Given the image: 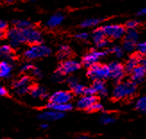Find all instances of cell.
I'll use <instances>...</instances> for the list:
<instances>
[{
  "label": "cell",
  "instance_id": "cell-1",
  "mask_svg": "<svg viewBox=\"0 0 146 139\" xmlns=\"http://www.w3.org/2000/svg\"><path fill=\"white\" fill-rule=\"evenodd\" d=\"M136 91V84L132 81L118 83L113 90V96L116 99H125L134 95Z\"/></svg>",
  "mask_w": 146,
  "mask_h": 139
},
{
  "label": "cell",
  "instance_id": "cell-2",
  "mask_svg": "<svg viewBox=\"0 0 146 139\" xmlns=\"http://www.w3.org/2000/svg\"><path fill=\"white\" fill-rule=\"evenodd\" d=\"M50 54H51V49L42 43L31 45L23 53L25 58L29 60H34L44 58V57L49 56Z\"/></svg>",
  "mask_w": 146,
  "mask_h": 139
},
{
  "label": "cell",
  "instance_id": "cell-3",
  "mask_svg": "<svg viewBox=\"0 0 146 139\" xmlns=\"http://www.w3.org/2000/svg\"><path fill=\"white\" fill-rule=\"evenodd\" d=\"M87 75L93 81H102L110 77V68L108 65L97 64L92 65L88 68Z\"/></svg>",
  "mask_w": 146,
  "mask_h": 139
},
{
  "label": "cell",
  "instance_id": "cell-4",
  "mask_svg": "<svg viewBox=\"0 0 146 139\" xmlns=\"http://www.w3.org/2000/svg\"><path fill=\"white\" fill-rule=\"evenodd\" d=\"M22 30V34L23 37L24 43H29L31 45L33 44H40L43 41V36L40 30L33 26H30Z\"/></svg>",
  "mask_w": 146,
  "mask_h": 139
},
{
  "label": "cell",
  "instance_id": "cell-5",
  "mask_svg": "<svg viewBox=\"0 0 146 139\" xmlns=\"http://www.w3.org/2000/svg\"><path fill=\"white\" fill-rule=\"evenodd\" d=\"M105 37L113 40H118L123 38L125 34V27L120 24H108L102 28Z\"/></svg>",
  "mask_w": 146,
  "mask_h": 139
},
{
  "label": "cell",
  "instance_id": "cell-6",
  "mask_svg": "<svg viewBox=\"0 0 146 139\" xmlns=\"http://www.w3.org/2000/svg\"><path fill=\"white\" fill-rule=\"evenodd\" d=\"M80 68H81V64L78 61L74 59H66L60 63L56 73H58L64 76V75L70 74L75 71L79 70Z\"/></svg>",
  "mask_w": 146,
  "mask_h": 139
},
{
  "label": "cell",
  "instance_id": "cell-7",
  "mask_svg": "<svg viewBox=\"0 0 146 139\" xmlns=\"http://www.w3.org/2000/svg\"><path fill=\"white\" fill-rule=\"evenodd\" d=\"M107 54L106 51H102V50H96V49H92V51L88 52L84 58H82V65L85 67H90L92 65H95L99 63V60L105 57Z\"/></svg>",
  "mask_w": 146,
  "mask_h": 139
},
{
  "label": "cell",
  "instance_id": "cell-8",
  "mask_svg": "<svg viewBox=\"0 0 146 139\" xmlns=\"http://www.w3.org/2000/svg\"><path fill=\"white\" fill-rule=\"evenodd\" d=\"M31 79L28 75H23L20 77L14 84V89L18 95H23V94L30 92L31 85Z\"/></svg>",
  "mask_w": 146,
  "mask_h": 139
},
{
  "label": "cell",
  "instance_id": "cell-9",
  "mask_svg": "<svg viewBox=\"0 0 146 139\" xmlns=\"http://www.w3.org/2000/svg\"><path fill=\"white\" fill-rule=\"evenodd\" d=\"M6 36L8 38V41L10 42V46L12 48H19L22 44L24 43L21 29H17L15 27L12 28L9 31H7Z\"/></svg>",
  "mask_w": 146,
  "mask_h": 139
},
{
  "label": "cell",
  "instance_id": "cell-10",
  "mask_svg": "<svg viewBox=\"0 0 146 139\" xmlns=\"http://www.w3.org/2000/svg\"><path fill=\"white\" fill-rule=\"evenodd\" d=\"M109 66L110 68V77L114 81H121L125 76V67L119 62H111Z\"/></svg>",
  "mask_w": 146,
  "mask_h": 139
},
{
  "label": "cell",
  "instance_id": "cell-11",
  "mask_svg": "<svg viewBox=\"0 0 146 139\" xmlns=\"http://www.w3.org/2000/svg\"><path fill=\"white\" fill-rule=\"evenodd\" d=\"M73 99V94L69 91L55 92L49 97V102L52 103H68Z\"/></svg>",
  "mask_w": 146,
  "mask_h": 139
},
{
  "label": "cell",
  "instance_id": "cell-12",
  "mask_svg": "<svg viewBox=\"0 0 146 139\" xmlns=\"http://www.w3.org/2000/svg\"><path fill=\"white\" fill-rule=\"evenodd\" d=\"M65 117V113L58 112L52 110H48L44 111L38 116V118L40 119L43 122H51V121H56Z\"/></svg>",
  "mask_w": 146,
  "mask_h": 139
},
{
  "label": "cell",
  "instance_id": "cell-13",
  "mask_svg": "<svg viewBox=\"0 0 146 139\" xmlns=\"http://www.w3.org/2000/svg\"><path fill=\"white\" fill-rule=\"evenodd\" d=\"M97 102V98L94 95H84L76 102V107L79 110H87Z\"/></svg>",
  "mask_w": 146,
  "mask_h": 139
},
{
  "label": "cell",
  "instance_id": "cell-14",
  "mask_svg": "<svg viewBox=\"0 0 146 139\" xmlns=\"http://www.w3.org/2000/svg\"><path fill=\"white\" fill-rule=\"evenodd\" d=\"M145 75H146V69L143 66L139 65L131 72L132 82L133 83H135V84H140L143 81Z\"/></svg>",
  "mask_w": 146,
  "mask_h": 139
},
{
  "label": "cell",
  "instance_id": "cell-15",
  "mask_svg": "<svg viewBox=\"0 0 146 139\" xmlns=\"http://www.w3.org/2000/svg\"><path fill=\"white\" fill-rule=\"evenodd\" d=\"M140 60H141V57L137 55V54H134V55H131L127 61H126L125 67V72L127 73H131L134 69L140 65Z\"/></svg>",
  "mask_w": 146,
  "mask_h": 139
},
{
  "label": "cell",
  "instance_id": "cell-16",
  "mask_svg": "<svg viewBox=\"0 0 146 139\" xmlns=\"http://www.w3.org/2000/svg\"><path fill=\"white\" fill-rule=\"evenodd\" d=\"M47 108L48 110H56L58 112H63L65 113L66 111H69L73 110V105L68 102V103H52V102H48L47 105Z\"/></svg>",
  "mask_w": 146,
  "mask_h": 139
},
{
  "label": "cell",
  "instance_id": "cell-17",
  "mask_svg": "<svg viewBox=\"0 0 146 139\" xmlns=\"http://www.w3.org/2000/svg\"><path fill=\"white\" fill-rule=\"evenodd\" d=\"M13 70V67L7 60L0 61V78H8Z\"/></svg>",
  "mask_w": 146,
  "mask_h": 139
},
{
  "label": "cell",
  "instance_id": "cell-18",
  "mask_svg": "<svg viewBox=\"0 0 146 139\" xmlns=\"http://www.w3.org/2000/svg\"><path fill=\"white\" fill-rule=\"evenodd\" d=\"M31 93V95L34 98H47L48 93L46 88H44L40 85H33L31 87V90L29 92Z\"/></svg>",
  "mask_w": 146,
  "mask_h": 139
},
{
  "label": "cell",
  "instance_id": "cell-19",
  "mask_svg": "<svg viewBox=\"0 0 146 139\" xmlns=\"http://www.w3.org/2000/svg\"><path fill=\"white\" fill-rule=\"evenodd\" d=\"M64 15H63L62 14H59V13H58V14H55L53 15L51 17H50L48 22H47V26L49 27V28H56L59 26V25L62 23L63 20H64Z\"/></svg>",
  "mask_w": 146,
  "mask_h": 139
},
{
  "label": "cell",
  "instance_id": "cell-20",
  "mask_svg": "<svg viewBox=\"0 0 146 139\" xmlns=\"http://www.w3.org/2000/svg\"><path fill=\"white\" fill-rule=\"evenodd\" d=\"M93 87V89L95 91V92L100 94L101 96H106L108 95V89L105 85V84L102 81H94L93 84L92 85Z\"/></svg>",
  "mask_w": 146,
  "mask_h": 139
},
{
  "label": "cell",
  "instance_id": "cell-21",
  "mask_svg": "<svg viewBox=\"0 0 146 139\" xmlns=\"http://www.w3.org/2000/svg\"><path fill=\"white\" fill-rule=\"evenodd\" d=\"M14 56V49L10 45H3L0 47V57L6 59L7 61L11 60Z\"/></svg>",
  "mask_w": 146,
  "mask_h": 139
},
{
  "label": "cell",
  "instance_id": "cell-22",
  "mask_svg": "<svg viewBox=\"0 0 146 139\" xmlns=\"http://www.w3.org/2000/svg\"><path fill=\"white\" fill-rule=\"evenodd\" d=\"M138 39H139V33L136 31V29H127L125 31V40L137 43Z\"/></svg>",
  "mask_w": 146,
  "mask_h": 139
},
{
  "label": "cell",
  "instance_id": "cell-23",
  "mask_svg": "<svg viewBox=\"0 0 146 139\" xmlns=\"http://www.w3.org/2000/svg\"><path fill=\"white\" fill-rule=\"evenodd\" d=\"M71 56V49L67 45H62L58 51V57L60 59H66Z\"/></svg>",
  "mask_w": 146,
  "mask_h": 139
},
{
  "label": "cell",
  "instance_id": "cell-24",
  "mask_svg": "<svg viewBox=\"0 0 146 139\" xmlns=\"http://www.w3.org/2000/svg\"><path fill=\"white\" fill-rule=\"evenodd\" d=\"M100 22H101V19L100 18H89L81 23V27L82 28L94 27V26H96V25H98Z\"/></svg>",
  "mask_w": 146,
  "mask_h": 139
},
{
  "label": "cell",
  "instance_id": "cell-25",
  "mask_svg": "<svg viewBox=\"0 0 146 139\" xmlns=\"http://www.w3.org/2000/svg\"><path fill=\"white\" fill-rule=\"evenodd\" d=\"M92 40L95 43H98L100 41H102L103 39H105V34L103 33V31L101 28H98V29H95L93 31V33L92 34Z\"/></svg>",
  "mask_w": 146,
  "mask_h": 139
},
{
  "label": "cell",
  "instance_id": "cell-26",
  "mask_svg": "<svg viewBox=\"0 0 146 139\" xmlns=\"http://www.w3.org/2000/svg\"><path fill=\"white\" fill-rule=\"evenodd\" d=\"M135 109L143 113H146V96L137 100L135 103Z\"/></svg>",
  "mask_w": 146,
  "mask_h": 139
},
{
  "label": "cell",
  "instance_id": "cell-27",
  "mask_svg": "<svg viewBox=\"0 0 146 139\" xmlns=\"http://www.w3.org/2000/svg\"><path fill=\"white\" fill-rule=\"evenodd\" d=\"M13 23L15 24V27L17 29H25L31 26V23L27 20H16L13 22Z\"/></svg>",
  "mask_w": 146,
  "mask_h": 139
},
{
  "label": "cell",
  "instance_id": "cell-28",
  "mask_svg": "<svg viewBox=\"0 0 146 139\" xmlns=\"http://www.w3.org/2000/svg\"><path fill=\"white\" fill-rule=\"evenodd\" d=\"M116 121V118L113 116H111L110 114H103L100 117V122L104 124V125H109V124H112Z\"/></svg>",
  "mask_w": 146,
  "mask_h": 139
},
{
  "label": "cell",
  "instance_id": "cell-29",
  "mask_svg": "<svg viewBox=\"0 0 146 139\" xmlns=\"http://www.w3.org/2000/svg\"><path fill=\"white\" fill-rule=\"evenodd\" d=\"M135 48H136V43L125 40V41L123 43V49L124 50H125V51H128V52H131V51H133V50H135Z\"/></svg>",
  "mask_w": 146,
  "mask_h": 139
},
{
  "label": "cell",
  "instance_id": "cell-30",
  "mask_svg": "<svg viewBox=\"0 0 146 139\" xmlns=\"http://www.w3.org/2000/svg\"><path fill=\"white\" fill-rule=\"evenodd\" d=\"M109 50H110V52L113 53L118 59L122 58L124 56V49L122 48H120L119 46H114L113 48L110 49Z\"/></svg>",
  "mask_w": 146,
  "mask_h": 139
},
{
  "label": "cell",
  "instance_id": "cell-31",
  "mask_svg": "<svg viewBox=\"0 0 146 139\" xmlns=\"http://www.w3.org/2000/svg\"><path fill=\"white\" fill-rule=\"evenodd\" d=\"M7 23L5 21L0 20V39L4 38L7 33Z\"/></svg>",
  "mask_w": 146,
  "mask_h": 139
},
{
  "label": "cell",
  "instance_id": "cell-32",
  "mask_svg": "<svg viewBox=\"0 0 146 139\" xmlns=\"http://www.w3.org/2000/svg\"><path fill=\"white\" fill-rule=\"evenodd\" d=\"M84 88H85L84 85H82V84L78 83L77 84H75L73 88H71V89L74 94H76V95H80V94H84Z\"/></svg>",
  "mask_w": 146,
  "mask_h": 139
},
{
  "label": "cell",
  "instance_id": "cell-33",
  "mask_svg": "<svg viewBox=\"0 0 146 139\" xmlns=\"http://www.w3.org/2000/svg\"><path fill=\"white\" fill-rule=\"evenodd\" d=\"M136 49L139 52V54H141L143 56H146V41L137 43L136 44Z\"/></svg>",
  "mask_w": 146,
  "mask_h": 139
},
{
  "label": "cell",
  "instance_id": "cell-34",
  "mask_svg": "<svg viewBox=\"0 0 146 139\" xmlns=\"http://www.w3.org/2000/svg\"><path fill=\"white\" fill-rule=\"evenodd\" d=\"M139 26V22L136 20H130L128 22H126L125 27L127 29H136Z\"/></svg>",
  "mask_w": 146,
  "mask_h": 139
},
{
  "label": "cell",
  "instance_id": "cell-35",
  "mask_svg": "<svg viewBox=\"0 0 146 139\" xmlns=\"http://www.w3.org/2000/svg\"><path fill=\"white\" fill-rule=\"evenodd\" d=\"M103 109V106L101 105L100 102H94L90 108L88 109L89 111H99V110H101Z\"/></svg>",
  "mask_w": 146,
  "mask_h": 139
},
{
  "label": "cell",
  "instance_id": "cell-36",
  "mask_svg": "<svg viewBox=\"0 0 146 139\" xmlns=\"http://www.w3.org/2000/svg\"><path fill=\"white\" fill-rule=\"evenodd\" d=\"M89 34L87 33H84V31H82V33H77L75 35V38L78 40H81V41H88L89 40Z\"/></svg>",
  "mask_w": 146,
  "mask_h": 139
},
{
  "label": "cell",
  "instance_id": "cell-37",
  "mask_svg": "<svg viewBox=\"0 0 146 139\" xmlns=\"http://www.w3.org/2000/svg\"><path fill=\"white\" fill-rule=\"evenodd\" d=\"M33 68V66L31 63H24L21 66V71L23 72H30Z\"/></svg>",
  "mask_w": 146,
  "mask_h": 139
},
{
  "label": "cell",
  "instance_id": "cell-38",
  "mask_svg": "<svg viewBox=\"0 0 146 139\" xmlns=\"http://www.w3.org/2000/svg\"><path fill=\"white\" fill-rule=\"evenodd\" d=\"M31 74H33V75H34V76L37 78H40L42 76V72L40 71V69L39 67H33V68L31 69Z\"/></svg>",
  "mask_w": 146,
  "mask_h": 139
},
{
  "label": "cell",
  "instance_id": "cell-39",
  "mask_svg": "<svg viewBox=\"0 0 146 139\" xmlns=\"http://www.w3.org/2000/svg\"><path fill=\"white\" fill-rule=\"evenodd\" d=\"M94 94H96V92H95L92 86H88L84 88V95H94Z\"/></svg>",
  "mask_w": 146,
  "mask_h": 139
},
{
  "label": "cell",
  "instance_id": "cell-40",
  "mask_svg": "<svg viewBox=\"0 0 146 139\" xmlns=\"http://www.w3.org/2000/svg\"><path fill=\"white\" fill-rule=\"evenodd\" d=\"M78 83H79L78 79L76 78V77L72 76V77H69L67 79V84H68V85H69V87H70V88H73L75 84H77Z\"/></svg>",
  "mask_w": 146,
  "mask_h": 139
},
{
  "label": "cell",
  "instance_id": "cell-41",
  "mask_svg": "<svg viewBox=\"0 0 146 139\" xmlns=\"http://www.w3.org/2000/svg\"><path fill=\"white\" fill-rule=\"evenodd\" d=\"M109 41H108L106 38L105 39H103L102 41H100V42H98L97 44H96V46H97V48H99V49H104V48H106L108 45H109Z\"/></svg>",
  "mask_w": 146,
  "mask_h": 139
},
{
  "label": "cell",
  "instance_id": "cell-42",
  "mask_svg": "<svg viewBox=\"0 0 146 139\" xmlns=\"http://www.w3.org/2000/svg\"><path fill=\"white\" fill-rule=\"evenodd\" d=\"M6 94H7V91L4 86L0 84V96H5Z\"/></svg>",
  "mask_w": 146,
  "mask_h": 139
},
{
  "label": "cell",
  "instance_id": "cell-43",
  "mask_svg": "<svg viewBox=\"0 0 146 139\" xmlns=\"http://www.w3.org/2000/svg\"><path fill=\"white\" fill-rule=\"evenodd\" d=\"M140 65L143 66L145 69H146V56H144L143 58H141L140 60Z\"/></svg>",
  "mask_w": 146,
  "mask_h": 139
},
{
  "label": "cell",
  "instance_id": "cell-44",
  "mask_svg": "<svg viewBox=\"0 0 146 139\" xmlns=\"http://www.w3.org/2000/svg\"><path fill=\"white\" fill-rule=\"evenodd\" d=\"M76 139H93L92 137H91L90 136H87V135H82V136H78Z\"/></svg>",
  "mask_w": 146,
  "mask_h": 139
},
{
  "label": "cell",
  "instance_id": "cell-45",
  "mask_svg": "<svg viewBox=\"0 0 146 139\" xmlns=\"http://www.w3.org/2000/svg\"><path fill=\"white\" fill-rule=\"evenodd\" d=\"M138 15H146V7L143 8L142 10H140L138 12Z\"/></svg>",
  "mask_w": 146,
  "mask_h": 139
},
{
  "label": "cell",
  "instance_id": "cell-46",
  "mask_svg": "<svg viewBox=\"0 0 146 139\" xmlns=\"http://www.w3.org/2000/svg\"><path fill=\"white\" fill-rule=\"evenodd\" d=\"M40 127H41L42 129H47L48 128V124H47V123H42Z\"/></svg>",
  "mask_w": 146,
  "mask_h": 139
},
{
  "label": "cell",
  "instance_id": "cell-47",
  "mask_svg": "<svg viewBox=\"0 0 146 139\" xmlns=\"http://www.w3.org/2000/svg\"><path fill=\"white\" fill-rule=\"evenodd\" d=\"M5 3H8V4H11V3H14L15 0H5Z\"/></svg>",
  "mask_w": 146,
  "mask_h": 139
},
{
  "label": "cell",
  "instance_id": "cell-48",
  "mask_svg": "<svg viewBox=\"0 0 146 139\" xmlns=\"http://www.w3.org/2000/svg\"><path fill=\"white\" fill-rule=\"evenodd\" d=\"M31 1H36V0H31Z\"/></svg>",
  "mask_w": 146,
  "mask_h": 139
},
{
  "label": "cell",
  "instance_id": "cell-49",
  "mask_svg": "<svg viewBox=\"0 0 146 139\" xmlns=\"http://www.w3.org/2000/svg\"><path fill=\"white\" fill-rule=\"evenodd\" d=\"M40 139H48V138H40Z\"/></svg>",
  "mask_w": 146,
  "mask_h": 139
}]
</instances>
